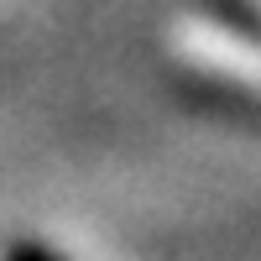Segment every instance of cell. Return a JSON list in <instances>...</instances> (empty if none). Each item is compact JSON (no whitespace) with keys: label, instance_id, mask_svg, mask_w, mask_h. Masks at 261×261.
I'll list each match as a JSON object with an SVG mask.
<instances>
[{"label":"cell","instance_id":"obj_1","mask_svg":"<svg viewBox=\"0 0 261 261\" xmlns=\"http://www.w3.org/2000/svg\"><path fill=\"white\" fill-rule=\"evenodd\" d=\"M6 261H63V256H58V251H47V246H32V241H27V246H11V251H6Z\"/></svg>","mask_w":261,"mask_h":261}]
</instances>
